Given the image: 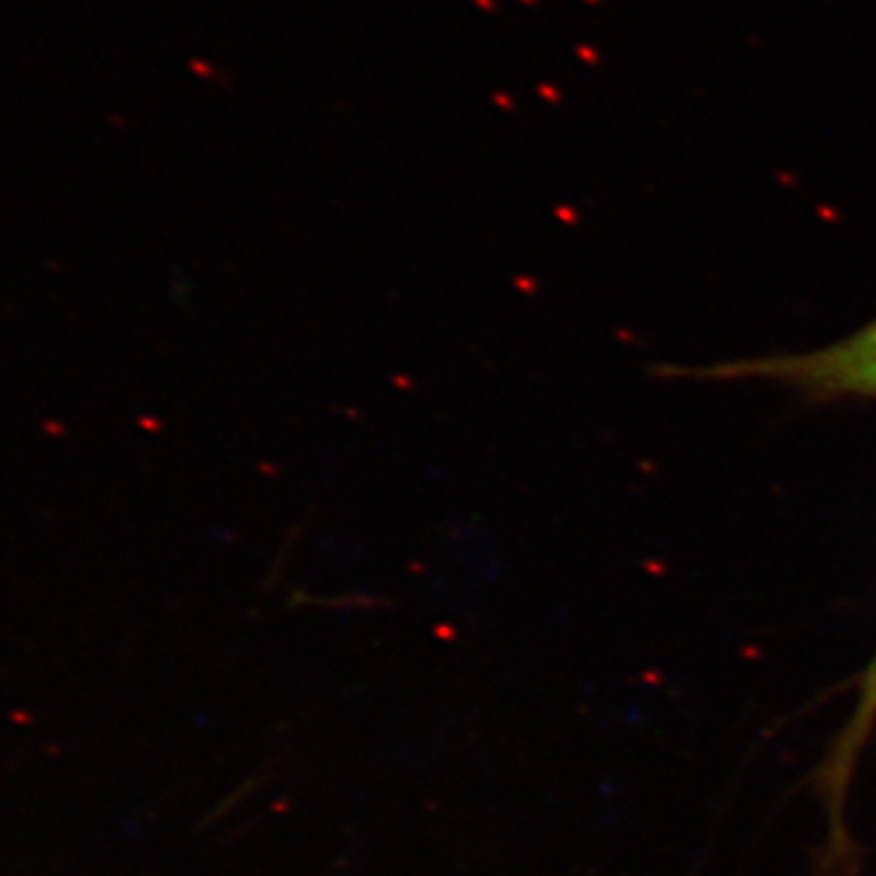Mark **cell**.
<instances>
[{
  "mask_svg": "<svg viewBox=\"0 0 876 876\" xmlns=\"http://www.w3.org/2000/svg\"><path fill=\"white\" fill-rule=\"evenodd\" d=\"M876 726V655L869 662V667L864 670L862 679H859V694L857 704L852 716L847 718L845 728L840 730V735L835 738L833 748H830L828 757L823 760L821 769H818V789H821L823 803L830 813V821H833V835L838 833V840H842V803L847 799V786L852 782V774H855L859 755H862L864 745L869 743Z\"/></svg>",
  "mask_w": 876,
  "mask_h": 876,
  "instance_id": "2",
  "label": "cell"
},
{
  "mask_svg": "<svg viewBox=\"0 0 876 876\" xmlns=\"http://www.w3.org/2000/svg\"><path fill=\"white\" fill-rule=\"evenodd\" d=\"M757 375L828 397H876V319L838 344L801 356L745 363L723 375Z\"/></svg>",
  "mask_w": 876,
  "mask_h": 876,
  "instance_id": "1",
  "label": "cell"
}]
</instances>
